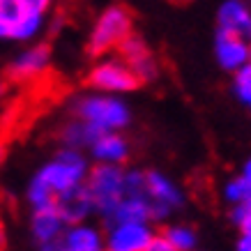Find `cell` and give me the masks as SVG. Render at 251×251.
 <instances>
[{
	"label": "cell",
	"instance_id": "obj_1",
	"mask_svg": "<svg viewBox=\"0 0 251 251\" xmlns=\"http://www.w3.org/2000/svg\"><path fill=\"white\" fill-rule=\"evenodd\" d=\"M88 161L76 148H62L51 161L39 168L28 184V203L32 207H42L53 203L62 191L78 187L85 182Z\"/></svg>",
	"mask_w": 251,
	"mask_h": 251
},
{
	"label": "cell",
	"instance_id": "obj_2",
	"mask_svg": "<svg viewBox=\"0 0 251 251\" xmlns=\"http://www.w3.org/2000/svg\"><path fill=\"white\" fill-rule=\"evenodd\" d=\"M74 113L76 118L92 125L95 129L101 131H122L129 127L131 111L125 104L120 95H111V92H95V95H85L74 104Z\"/></svg>",
	"mask_w": 251,
	"mask_h": 251
},
{
	"label": "cell",
	"instance_id": "obj_3",
	"mask_svg": "<svg viewBox=\"0 0 251 251\" xmlns=\"http://www.w3.org/2000/svg\"><path fill=\"white\" fill-rule=\"evenodd\" d=\"M129 32H134V19L127 12V7L111 5L97 16V21L92 25L90 37H88V53L95 58L111 53Z\"/></svg>",
	"mask_w": 251,
	"mask_h": 251
},
{
	"label": "cell",
	"instance_id": "obj_4",
	"mask_svg": "<svg viewBox=\"0 0 251 251\" xmlns=\"http://www.w3.org/2000/svg\"><path fill=\"white\" fill-rule=\"evenodd\" d=\"M85 187L92 194L95 212L108 219L118 201L125 196V168L118 164H95V168H88Z\"/></svg>",
	"mask_w": 251,
	"mask_h": 251
},
{
	"label": "cell",
	"instance_id": "obj_5",
	"mask_svg": "<svg viewBox=\"0 0 251 251\" xmlns=\"http://www.w3.org/2000/svg\"><path fill=\"white\" fill-rule=\"evenodd\" d=\"M85 83L97 92H111V95H127L141 88L138 76L131 72V67L122 60L120 55L101 58L88 69Z\"/></svg>",
	"mask_w": 251,
	"mask_h": 251
},
{
	"label": "cell",
	"instance_id": "obj_6",
	"mask_svg": "<svg viewBox=\"0 0 251 251\" xmlns=\"http://www.w3.org/2000/svg\"><path fill=\"white\" fill-rule=\"evenodd\" d=\"M145 194L150 198V221H166L168 214L184 205V194L177 184L159 171L145 173Z\"/></svg>",
	"mask_w": 251,
	"mask_h": 251
},
{
	"label": "cell",
	"instance_id": "obj_7",
	"mask_svg": "<svg viewBox=\"0 0 251 251\" xmlns=\"http://www.w3.org/2000/svg\"><path fill=\"white\" fill-rule=\"evenodd\" d=\"M154 233L152 221H113L108 224L104 244L108 251H148Z\"/></svg>",
	"mask_w": 251,
	"mask_h": 251
},
{
	"label": "cell",
	"instance_id": "obj_8",
	"mask_svg": "<svg viewBox=\"0 0 251 251\" xmlns=\"http://www.w3.org/2000/svg\"><path fill=\"white\" fill-rule=\"evenodd\" d=\"M67 224L60 217L55 203L42 207H32V217H30V235L35 240L39 249L44 251H53L60 249V235L65 233Z\"/></svg>",
	"mask_w": 251,
	"mask_h": 251
},
{
	"label": "cell",
	"instance_id": "obj_9",
	"mask_svg": "<svg viewBox=\"0 0 251 251\" xmlns=\"http://www.w3.org/2000/svg\"><path fill=\"white\" fill-rule=\"evenodd\" d=\"M49 67H51V49H49V44H32L9 62L7 76L12 81L25 83V81H35V78L44 76Z\"/></svg>",
	"mask_w": 251,
	"mask_h": 251
},
{
	"label": "cell",
	"instance_id": "obj_10",
	"mask_svg": "<svg viewBox=\"0 0 251 251\" xmlns=\"http://www.w3.org/2000/svg\"><path fill=\"white\" fill-rule=\"evenodd\" d=\"M53 203L67 226L69 224L88 221V217L95 212V201H92V194L88 191L85 182L78 184V187H72V189H67V191H62L60 196H55Z\"/></svg>",
	"mask_w": 251,
	"mask_h": 251
},
{
	"label": "cell",
	"instance_id": "obj_11",
	"mask_svg": "<svg viewBox=\"0 0 251 251\" xmlns=\"http://www.w3.org/2000/svg\"><path fill=\"white\" fill-rule=\"evenodd\" d=\"M217 28L249 42L251 39V5L249 0H224L217 12Z\"/></svg>",
	"mask_w": 251,
	"mask_h": 251
},
{
	"label": "cell",
	"instance_id": "obj_12",
	"mask_svg": "<svg viewBox=\"0 0 251 251\" xmlns=\"http://www.w3.org/2000/svg\"><path fill=\"white\" fill-rule=\"evenodd\" d=\"M214 55H217V62H219L221 69L226 72H235L249 62V42L237 35H230V32H221L217 30V37H214Z\"/></svg>",
	"mask_w": 251,
	"mask_h": 251
},
{
	"label": "cell",
	"instance_id": "obj_13",
	"mask_svg": "<svg viewBox=\"0 0 251 251\" xmlns=\"http://www.w3.org/2000/svg\"><path fill=\"white\" fill-rule=\"evenodd\" d=\"M97 164H118L122 166L129 159V141L120 131H101L88 148Z\"/></svg>",
	"mask_w": 251,
	"mask_h": 251
},
{
	"label": "cell",
	"instance_id": "obj_14",
	"mask_svg": "<svg viewBox=\"0 0 251 251\" xmlns=\"http://www.w3.org/2000/svg\"><path fill=\"white\" fill-rule=\"evenodd\" d=\"M62 251H101L106 249L104 244V233L90 224H69L65 233L60 235Z\"/></svg>",
	"mask_w": 251,
	"mask_h": 251
},
{
	"label": "cell",
	"instance_id": "obj_15",
	"mask_svg": "<svg viewBox=\"0 0 251 251\" xmlns=\"http://www.w3.org/2000/svg\"><path fill=\"white\" fill-rule=\"evenodd\" d=\"M106 221L108 224H113V221H150L148 194H125Z\"/></svg>",
	"mask_w": 251,
	"mask_h": 251
},
{
	"label": "cell",
	"instance_id": "obj_16",
	"mask_svg": "<svg viewBox=\"0 0 251 251\" xmlns=\"http://www.w3.org/2000/svg\"><path fill=\"white\" fill-rule=\"evenodd\" d=\"M44 25H46V12L25 7V12L19 16V21L9 28V37L19 39V42H32L35 37L42 35Z\"/></svg>",
	"mask_w": 251,
	"mask_h": 251
},
{
	"label": "cell",
	"instance_id": "obj_17",
	"mask_svg": "<svg viewBox=\"0 0 251 251\" xmlns=\"http://www.w3.org/2000/svg\"><path fill=\"white\" fill-rule=\"evenodd\" d=\"M99 131L88 125L85 120L76 118V120H72L69 125H65V129L60 134V141L65 148H76V150H85V148H90L92 141L97 138Z\"/></svg>",
	"mask_w": 251,
	"mask_h": 251
},
{
	"label": "cell",
	"instance_id": "obj_18",
	"mask_svg": "<svg viewBox=\"0 0 251 251\" xmlns=\"http://www.w3.org/2000/svg\"><path fill=\"white\" fill-rule=\"evenodd\" d=\"M161 233H164V237L168 240V244H171L173 251H194L198 247L196 230L189 228V226L175 224V226H166Z\"/></svg>",
	"mask_w": 251,
	"mask_h": 251
},
{
	"label": "cell",
	"instance_id": "obj_19",
	"mask_svg": "<svg viewBox=\"0 0 251 251\" xmlns=\"http://www.w3.org/2000/svg\"><path fill=\"white\" fill-rule=\"evenodd\" d=\"M230 221L240 228V240H237V251H251V205H233L230 210Z\"/></svg>",
	"mask_w": 251,
	"mask_h": 251
},
{
	"label": "cell",
	"instance_id": "obj_20",
	"mask_svg": "<svg viewBox=\"0 0 251 251\" xmlns=\"http://www.w3.org/2000/svg\"><path fill=\"white\" fill-rule=\"evenodd\" d=\"M224 198L228 201L230 205H240V203L251 205V180H247L242 175L228 180L226 187H224Z\"/></svg>",
	"mask_w": 251,
	"mask_h": 251
},
{
	"label": "cell",
	"instance_id": "obj_21",
	"mask_svg": "<svg viewBox=\"0 0 251 251\" xmlns=\"http://www.w3.org/2000/svg\"><path fill=\"white\" fill-rule=\"evenodd\" d=\"M115 51H118V55H120L127 65H129V62H134V60H138L141 55L150 53V49H148V44H145V39L138 37V35H134V32H129L127 37L122 39Z\"/></svg>",
	"mask_w": 251,
	"mask_h": 251
},
{
	"label": "cell",
	"instance_id": "obj_22",
	"mask_svg": "<svg viewBox=\"0 0 251 251\" xmlns=\"http://www.w3.org/2000/svg\"><path fill=\"white\" fill-rule=\"evenodd\" d=\"M129 67H131V72L138 76L141 83L154 81L157 74H159V62H157V58L152 55V51H150V53H145V55H141L138 60L129 62Z\"/></svg>",
	"mask_w": 251,
	"mask_h": 251
},
{
	"label": "cell",
	"instance_id": "obj_23",
	"mask_svg": "<svg viewBox=\"0 0 251 251\" xmlns=\"http://www.w3.org/2000/svg\"><path fill=\"white\" fill-rule=\"evenodd\" d=\"M233 90H235L237 99L242 104H249L251 101V62H244L240 69L233 72Z\"/></svg>",
	"mask_w": 251,
	"mask_h": 251
},
{
	"label": "cell",
	"instance_id": "obj_24",
	"mask_svg": "<svg viewBox=\"0 0 251 251\" xmlns=\"http://www.w3.org/2000/svg\"><path fill=\"white\" fill-rule=\"evenodd\" d=\"M25 12L23 0H0V19L7 23L9 28L19 21V16Z\"/></svg>",
	"mask_w": 251,
	"mask_h": 251
},
{
	"label": "cell",
	"instance_id": "obj_25",
	"mask_svg": "<svg viewBox=\"0 0 251 251\" xmlns=\"http://www.w3.org/2000/svg\"><path fill=\"white\" fill-rule=\"evenodd\" d=\"M148 251H173L171 249V244H168V240L164 237V233H154L152 240H150V244H148Z\"/></svg>",
	"mask_w": 251,
	"mask_h": 251
},
{
	"label": "cell",
	"instance_id": "obj_26",
	"mask_svg": "<svg viewBox=\"0 0 251 251\" xmlns=\"http://www.w3.org/2000/svg\"><path fill=\"white\" fill-rule=\"evenodd\" d=\"M23 5L30 9H39V12H46L49 5H51V0H23Z\"/></svg>",
	"mask_w": 251,
	"mask_h": 251
},
{
	"label": "cell",
	"instance_id": "obj_27",
	"mask_svg": "<svg viewBox=\"0 0 251 251\" xmlns=\"http://www.w3.org/2000/svg\"><path fill=\"white\" fill-rule=\"evenodd\" d=\"M7 244V228H5V221L0 219V249H5Z\"/></svg>",
	"mask_w": 251,
	"mask_h": 251
},
{
	"label": "cell",
	"instance_id": "obj_28",
	"mask_svg": "<svg viewBox=\"0 0 251 251\" xmlns=\"http://www.w3.org/2000/svg\"><path fill=\"white\" fill-rule=\"evenodd\" d=\"M5 37H9V25L0 19V39H5Z\"/></svg>",
	"mask_w": 251,
	"mask_h": 251
},
{
	"label": "cell",
	"instance_id": "obj_29",
	"mask_svg": "<svg viewBox=\"0 0 251 251\" xmlns=\"http://www.w3.org/2000/svg\"><path fill=\"white\" fill-rule=\"evenodd\" d=\"M242 177H247V180H251V159L244 161V166H242Z\"/></svg>",
	"mask_w": 251,
	"mask_h": 251
},
{
	"label": "cell",
	"instance_id": "obj_30",
	"mask_svg": "<svg viewBox=\"0 0 251 251\" xmlns=\"http://www.w3.org/2000/svg\"><path fill=\"white\" fill-rule=\"evenodd\" d=\"M5 154H7V148H5V143L0 141V164L5 161Z\"/></svg>",
	"mask_w": 251,
	"mask_h": 251
},
{
	"label": "cell",
	"instance_id": "obj_31",
	"mask_svg": "<svg viewBox=\"0 0 251 251\" xmlns=\"http://www.w3.org/2000/svg\"><path fill=\"white\" fill-rule=\"evenodd\" d=\"M2 95H5V83L0 81V97H2Z\"/></svg>",
	"mask_w": 251,
	"mask_h": 251
},
{
	"label": "cell",
	"instance_id": "obj_32",
	"mask_svg": "<svg viewBox=\"0 0 251 251\" xmlns=\"http://www.w3.org/2000/svg\"><path fill=\"white\" fill-rule=\"evenodd\" d=\"M249 62H251V39H249Z\"/></svg>",
	"mask_w": 251,
	"mask_h": 251
},
{
	"label": "cell",
	"instance_id": "obj_33",
	"mask_svg": "<svg viewBox=\"0 0 251 251\" xmlns=\"http://www.w3.org/2000/svg\"><path fill=\"white\" fill-rule=\"evenodd\" d=\"M177 2H191V0H177Z\"/></svg>",
	"mask_w": 251,
	"mask_h": 251
},
{
	"label": "cell",
	"instance_id": "obj_34",
	"mask_svg": "<svg viewBox=\"0 0 251 251\" xmlns=\"http://www.w3.org/2000/svg\"><path fill=\"white\" fill-rule=\"evenodd\" d=\"M247 106H249V108H251V101H249V104H247Z\"/></svg>",
	"mask_w": 251,
	"mask_h": 251
},
{
	"label": "cell",
	"instance_id": "obj_35",
	"mask_svg": "<svg viewBox=\"0 0 251 251\" xmlns=\"http://www.w3.org/2000/svg\"><path fill=\"white\" fill-rule=\"evenodd\" d=\"M249 2H251V0H249Z\"/></svg>",
	"mask_w": 251,
	"mask_h": 251
}]
</instances>
